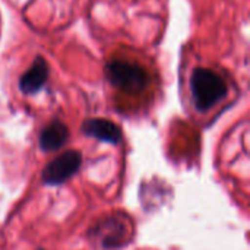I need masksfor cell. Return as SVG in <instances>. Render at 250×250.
Instances as JSON below:
<instances>
[{"mask_svg": "<svg viewBox=\"0 0 250 250\" xmlns=\"http://www.w3.org/2000/svg\"><path fill=\"white\" fill-rule=\"evenodd\" d=\"M190 91L195 108L205 113L226 98L227 85L211 69L196 67L190 76Z\"/></svg>", "mask_w": 250, "mask_h": 250, "instance_id": "obj_1", "label": "cell"}, {"mask_svg": "<svg viewBox=\"0 0 250 250\" xmlns=\"http://www.w3.org/2000/svg\"><path fill=\"white\" fill-rule=\"evenodd\" d=\"M107 81L126 92H141L149 83L148 72L132 62L126 60H111L105 64Z\"/></svg>", "mask_w": 250, "mask_h": 250, "instance_id": "obj_2", "label": "cell"}, {"mask_svg": "<svg viewBox=\"0 0 250 250\" xmlns=\"http://www.w3.org/2000/svg\"><path fill=\"white\" fill-rule=\"evenodd\" d=\"M82 166V154L75 149H69L54 160H51L41 173V180L48 186H59L75 176Z\"/></svg>", "mask_w": 250, "mask_h": 250, "instance_id": "obj_3", "label": "cell"}, {"mask_svg": "<svg viewBox=\"0 0 250 250\" xmlns=\"http://www.w3.org/2000/svg\"><path fill=\"white\" fill-rule=\"evenodd\" d=\"M82 133L105 144L117 145L122 141L120 127L107 119H88L82 123Z\"/></svg>", "mask_w": 250, "mask_h": 250, "instance_id": "obj_4", "label": "cell"}, {"mask_svg": "<svg viewBox=\"0 0 250 250\" xmlns=\"http://www.w3.org/2000/svg\"><path fill=\"white\" fill-rule=\"evenodd\" d=\"M48 75H50V70H48V64L45 59L42 56H37L31 67L21 76L19 89L26 95L37 94L45 85Z\"/></svg>", "mask_w": 250, "mask_h": 250, "instance_id": "obj_5", "label": "cell"}, {"mask_svg": "<svg viewBox=\"0 0 250 250\" xmlns=\"http://www.w3.org/2000/svg\"><path fill=\"white\" fill-rule=\"evenodd\" d=\"M69 139V129L60 120H54L47 125L40 133V148L45 152L60 149Z\"/></svg>", "mask_w": 250, "mask_h": 250, "instance_id": "obj_6", "label": "cell"}]
</instances>
